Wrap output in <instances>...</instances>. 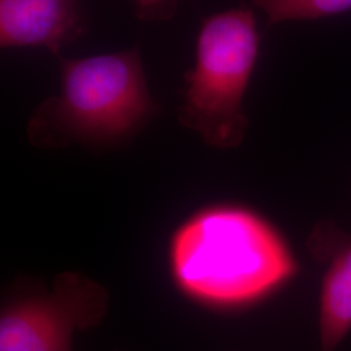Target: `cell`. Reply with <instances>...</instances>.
Returning <instances> with one entry per match:
<instances>
[{
    "mask_svg": "<svg viewBox=\"0 0 351 351\" xmlns=\"http://www.w3.org/2000/svg\"><path fill=\"white\" fill-rule=\"evenodd\" d=\"M268 17L269 25L317 20L351 11V0H251Z\"/></svg>",
    "mask_w": 351,
    "mask_h": 351,
    "instance_id": "52a82bcc",
    "label": "cell"
},
{
    "mask_svg": "<svg viewBox=\"0 0 351 351\" xmlns=\"http://www.w3.org/2000/svg\"><path fill=\"white\" fill-rule=\"evenodd\" d=\"M172 267L185 291L223 306L255 301L297 272L288 245L258 215L215 208L177 233Z\"/></svg>",
    "mask_w": 351,
    "mask_h": 351,
    "instance_id": "6da1fadb",
    "label": "cell"
},
{
    "mask_svg": "<svg viewBox=\"0 0 351 351\" xmlns=\"http://www.w3.org/2000/svg\"><path fill=\"white\" fill-rule=\"evenodd\" d=\"M307 246L326 265L319 298V351H336L351 332V236L326 220L313 229Z\"/></svg>",
    "mask_w": 351,
    "mask_h": 351,
    "instance_id": "5b68a950",
    "label": "cell"
},
{
    "mask_svg": "<svg viewBox=\"0 0 351 351\" xmlns=\"http://www.w3.org/2000/svg\"><path fill=\"white\" fill-rule=\"evenodd\" d=\"M60 93L38 106L27 124L37 147L114 143L156 111L138 47L84 59L59 58Z\"/></svg>",
    "mask_w": 351,
    "mask_h": 351,
    "instance_id": "7a4b0ae2",
    "label": "cell"
},
{
    "mask_svg": "<svg viewBox=\"0 0 351 351\" xmlns=\"http://www.w3.org/2000/svg\"><path fill=\"white\" fill-rule=\"evenodd\" d=\"M108 295L97 282L62 274L50 294L14 302L1 311L0 351H73L78 330L98 326Z\"/></svg>",
    "mask_w": 351,
    "mask_h": 351,
    "instance_id": "277c9868",
    "label": "cell"
},
{
    "mask_svg": "<svg viewBox=\"0 0 351 351\" xmlns=\"http://www.w3.org/2000/svg\"><path fill=\"white\" fill-rule=\"evenodd\" d=\"M261 36L249 8H232L203 19L195 62L184 75L178 119L215 149L243 142L247 117L243 99L259 55Z\"/></svg>",
    "mask_w": 351,
    "mask_h": 351,
    "instance_id": "3957f363",
    "label": "cell"
},
{
    "mask_svg": "<svg viewBox=\"0 0 351 351\" xmlns=\"http://www.w3.org/2000/svg\"><path fill=\"white\" fill-rule=\"evenodd\" d=\"M142 21H168L175 16L178 0H129Z\"/></svg>",
    "mask_w": 351,
    "mask_h": 351,
    "instance_id": "ba28073f",
    "label": "cell"
},
{
    "mask_svg": "<svg viewBox=\"0 0 351 351\" xmlns=\"http://www.w3.org/2000/svg\"><path fill=\"white\" fill-rule=\"evenodd\" d=\"M84 30L80 0H0L1 47H45L58 56Z\"/></svg>",
    "mask_w": 351,
    "mask_h": 351,
    "instance_id": "8992f818",
    "label": "cell"
}]
</instances>
